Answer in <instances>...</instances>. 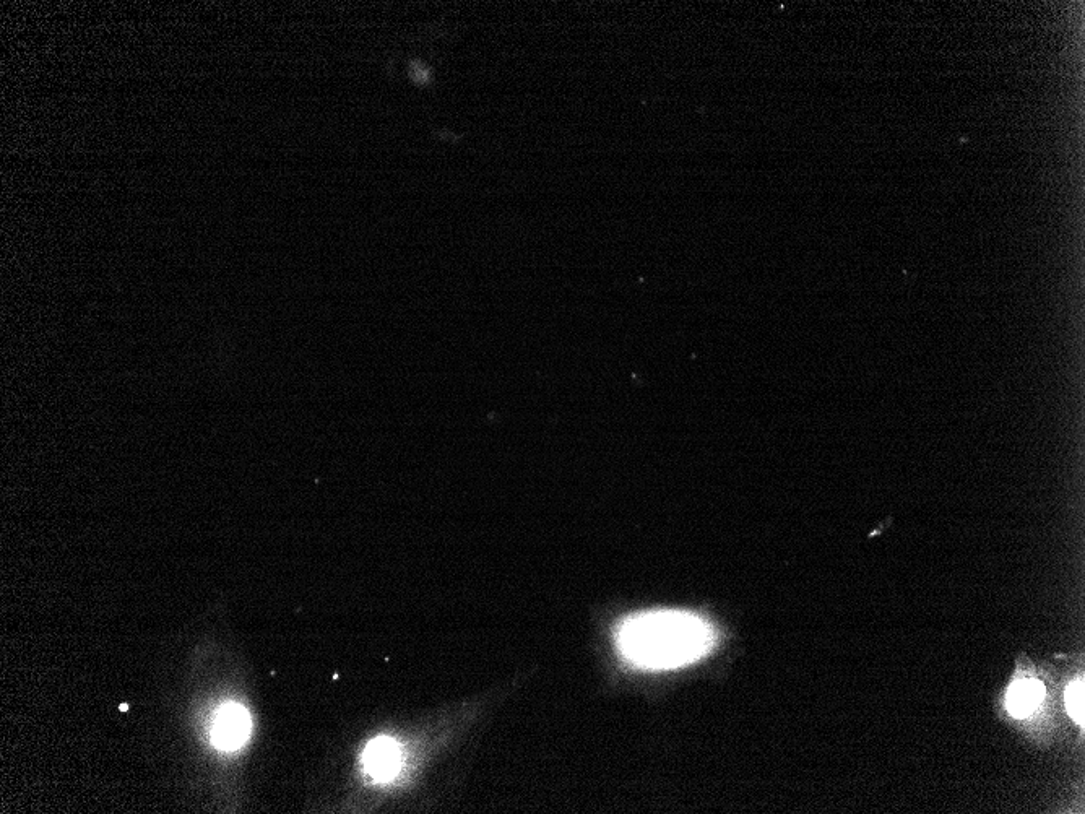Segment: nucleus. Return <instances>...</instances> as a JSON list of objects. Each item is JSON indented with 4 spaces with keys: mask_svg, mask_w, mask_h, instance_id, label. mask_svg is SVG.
<instances>
[{
    "mask_svg": "<svg viewBox=\"0 0 1085 814\" xmlns=\"http://www.w3.org/2000/svg\"><path fill=\"white\" fill-rule=\"evenodd\" d=\"M714 626L692 611L644 610L626 616L614 631L619 657L642 672H675L714 649Z\"/></svg>",
    "mask_w": 1085,
    "mask_h": 814,
    "instance_id": "f257e3e1",
    "label": "nucleus"
},
{
    "mask_svg": "<svg viewBox=\"0 0 1085 814\" xmlns=\"http://www.w3.org/2000/svg\"><path fill=\"white\" fill-rule=\"evenodd\" d=\"M402 745L394 738L379 737L369 743L363 753V766L369 776L379 782L394 779L403 766Z\"/></svg>",
    "mask_w": 1085,
    "mask_h": 814,
    "instance_id": "f03ea898",
    "label": "nucleus"
},
{
    "mask_svg": "<svg viewBox=\"0 0 1085 814\" xmlns=\"http://www.w3.org/2000/svg\"><path fill=\"white\" fill-rule=\"evenodd\" d=\"M1045 698V686L1038 680H1019L1011 686L1008 694V711L1017 719L1027 717L1040 706Z\"/></svg>",
    "mask_w": 1085,
    "mask_h": 814,
    "instance_id": "20e7f679",
    "label": "nucleus"
},
{
    "mask_svg": "<svg viewBox=\"0 0 1085 814\" xmlns=\"http://www.w3.org/2000/svg\"><path fill=\"white\" fill-rule=\"evenodd\" d=\"M251 733V717L238 704H228L220 709L213 725V743L221 750H236Z\"/></svg>",
    "mask_w": 1085,
    "mask_h": 814,
    "instance_id": "7ed1b4c3",
    "label": "nucleus"
},
{
    "mask_svg": "<svg viewBox=\"0 0 1085 814\" xmlns=\"http://www.w3.org/2000/svg\"><path fill=\"white\" fill-rule=\"evenodd\" d=\"M410 77L413 78V82L418 83V85H428L429 80H431V70H429L423 62H411Z\"/></svg>",
    "mask_w": 1085,
    "mask_h": 814,
    "instance_id": "423d86ee",
    "label": "nucleus"
},
{
    "mask_svg": "<svg viewBox=\"0 0 1085 814\" xmlns=\"http://www.w3.org/2000/svg\"><path fill=\"white\" fill-rule=\"evenodd\" d=\"M1066 707L1077 724L1084 725V680L1073 681L1066 691Z\"/></svg>",
    "mask_w": 1085,
    "mask_h": 814,
    "instance_id": "39448f33",
    "label": "nucleus"
}]
</instances>
